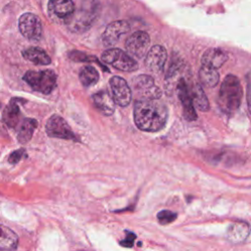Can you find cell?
<instances>
[{"label": "cell", "mask_w": 251, "mask_h": 251, "mask_svg": "<svg viewBox=\"0 0 251 251\" xmlns=\"http://www.w3.org/2000/svg\"><path fill=\"white\" fill-rule=\"evenodd\" d=\"M250 229V226L246 222H234L226 229V238L232 243H241L249 235Z\"/></svg>", "instance_id": "cell-16"}, {"label": "cell", "mask_w": 251, "mask_h": 251, "mask_svg": "<svg viewBox=\"0 0 251 251\" xmlns=\"http://www.w3.org/2000/svg\"><path fill=\"white\" fill-rule=\"evenodd\" d=\"M24 79L35 91L43 94H49L56 87L57 75L51 70L27 71Z\"/></svg>", "instance_id": "cell-4"}, {"label": "cell", "mask_w": 251, "mask_h": 251, "mask_svg": "<svg viewBox=\"0 0 251 251\" xmlns=\"http://www.w3.org/2000/svg\"><path fill=\"white\" fill-rule=\"evenodd\" d=\"M23 57L35 64L40 66H47L51 63V59L48 54L39 47H29L23 51Z\"/></svg>", "instance_id": "cell-20"}, {"label": "cell", "mask_w": 251, "mask_h": 251, "mask_svg": "<svg viewBox=\"0 0 251 251\" xmlns=\"http://www.w3.org/2000/svg\"><path fill=\"white\" fill-rule=\"evenodd\" d=\"M242 98V87L237 76L227 75L222 82L219 92L220 108L227 114L235 112L240 104Z\"/></svg>", "instance_id": "cell-3"}, {"label": "cell", "mask_w": 251, "mask_h": 251, "mask_svg": "<svg viewBox=\"0 0 251 251\" xmlns=\"http://www.w3.org/2000/svg\"><path fill=\"white\" fill-rule=\"evenodd\" d=\"M130 29V24L127 21H116L107 25L103 34L102 41L105 46L115 45L121 36Z\"/></svg>", "instance_id": "cell-12"}, {"label": "cell", "mask_w": 251, "mask_h": 251, "mask_svg": "<svg viewBox=\"0 0 251 251\" xmlns=\"http://www.w3.org/2000/svg\"><path fill=\"white\" fill-rule=\"evenodd\" d=\"M101 59L106 64L123 72H133L138 68V65L133 58L119 48H111L104 51Z\"/></svg>", "instance_id": "cell-5"}, {"label": "cell", "mask_w": 251, "mask_h": 251, "mask_svg": "<svg viewBox=\"0 0 251 251\" xmlns=\"http://www.w3.org/2000/svg\"><path fill=\"white\" fill-rule=\"evenodd\" d=\"M133 118L139 129L155 132L165 126L168 110L158 99H139L134 104Z\"/></svg>", "instance_id": "cell-1"}, {"label": "cell", "mask_w": 251, "mask_h": 251, "mask_svg": "<svg viewBox=\"0 0 251 251\" xmlns=\"http://www.w3.org/2000/svg\"><path fill=\"white\" fill-rule=\"evenodd\" d=\"M110 87L114 102L119 106L126 107L131 101V90L126 81L121 76H112L110 78Z\"/></svg>", "instance_id": "cell-9"}, {"label": "cell", "mask_w": 251, "mask_h": 251, "mask_svg": "<svg viewBox=\"0 0 251 251\" xmlns=\"http://www.w3.org/2000/svg\"><path fill=\"white\" fill-rule=\"evenodd\" d=\"M46 133L50 137L62 139H75V135L72 131L68 123L59 115H52L45 126Z\"/></svg>", "instance_id": "cell-8"}, {"label": "cell", "mask_w": 251, "mask_h": 251, "mask_svg": "<svg viewBox=\"0 0 251 251\" xmlns=\"http://www.w3.org/2000/svg\"><path fill=\"white\" fill-rule=\"evenodd\" d=\"M92 101L98 111L105 116H111L115 111L114 99L106 90H101L93 94Z\"/></svg>", "instance_id": "cell-17"}, {"label": "cell", "mask_w": 251, "mask_h": 251, "mask_svg": "<svg viewBox=\"0 0 251 251\" xmlns=\"http://www.w3.org/2000/svg\"><path fill=\"white\" fill-rule=\"evenodd\" d=\"M19 243L18 234L0 221V250L14 251Z\"/></svg>", "instance_id": "cell-18"}, {"label": "cell", "mask_w": 251, "mask_h": 251, "mask_svg": "<svg viewBox=\"0 0 251 251\" xmlns=\"http://www.w3.org/2000/svg\"><path fill=\"white\" fill-rule=\"evenodd\" d=\"M48 10L56 18L66 21L75 10L73 0H49Z\"/></svg>", "instance_id": "cell-15"}, {"label": "cell", "mask_w": 251, "mask_h": 251, "mask_svg": "<svg viewBox=\"0 0 251 251\" xmlns=\"http://www.w3.org/2000/svg\"><path fill=\"white\" fill-rule=\"evenodd\" d=\"M134 239H135V234L132 233V232H126V235L125 237V239H123L120 243L122 246L124 247H132L133 245V242H134Z\"/></svg>", "instance_id": "cell-27"}, {"label": "cell", "mask_w": 251, "mask_h": 251, "mask_svg": "<svg viewBox=\"0 0 251 251\" xmlns=\"http://www.w3.org/2000/svg\"><path fill=\"white\" fill-rule=\"evenodd\" d=\"M176 92L177 96L180 100L183 109V117L187 121H194L197 119V115L195 112V108L192 104L190 94H189V87L188 82L186 79H180L176 84Z\"/></svg>", "instance_id": "cell-13"}, {"label": "cell", "mask_w": 251, "mask_h": 251, "mask_svg": "<svg viewBox=\"0 0 251 251\" xmlns=\"http://www.w3.org/2000/svg\"><path fill=\"white\" fill-rule=\"evenodd\" d=\"M177 215L170 210H162L157 214V219L161 225H168L176 219Z\"/></svg>", "instance_id": "cell-25"}, {"label": "cell", "mask_w": 251, "mask_h": 251, "mask_svg": "<svg viewBox=\"0 0 251 251\" xmlns=\"http://www.w3.org/2000/svg\"><path fill=\"white\" fill-rule=\"evenodd\" d=\"M188 87L190 98L194 108L202 112H207L210 109V104L202 87L199 84H193L191 86L188 85Z\"/></svg>", "instance_id": "cell-19"}, {"label": "cell", "mask_w": 251, "mask_h": 251, "mask_svg": "<svg viewBox=\"0 0 251 251\" xmlns=\"http://www.w3.org/2000/svg\"><path fill=\"white\" fill-rule=\"evenodd\" d=\"M100 13V3L98 0H83L80 7L65 21L68 28L75 33L88 30L96 21Z\"/></svg>", "instance_id": "cell-2"}, {"label": "cell", "mask_w": 251, "mask_h": 251, "mask_svg": "<svg viewBox=\"0 0 251 251\" xmlns=\"http://www.w3.org/2000/svg\"><path fill=\"white\" fill-rule=\"evenodd\" d=\"M37 127V122L34 119H25L22 122V125L20 126V129L18 131V140L20 143H26L28 142L31 137L32 134L35 130V128Z\"/></svg>", "instance_id": "cell-22"}, {"label": "cell", "mask_w": 251, "mask_h": 251, "mask_svg": "<svg viewBox=\"0 0 251 251\" xmlns=\"http://www.w3.org/2000/svg\"><path fill=\"white\" fill-rule=\"evenodd\" d=\"M150 44V37L147 32L138 30L133 32L126 41V49L130 57L141 59L145 56Z\"/></svg>", "instance_id": "cell-7"}, {"label": "cell", "mask_w": 251, "mask_h": 251, "mask_svg": "<svg viewBox=\"0 0 251 251\" xmlns=\"http://www.w3.org/2000/svg\"><path fill=\"white\" fill-rule=\"evenodd\" d=\"M25 154V149H19V150H16L14 152H12L8 158V162L10 164H17L21 161V159L23 158Z\"/></svg>", "instance_id": "cell-26"}, {"label": "cell", "mask_w": 251, "mask_h": 251, "mask_svg": "<svg viewBox=\"0 0 251 251\" xmlns=\"http://www.w3.org/2000/svg\"><path fill=\"white\" fill-rule=\"evenodd\" d=\"M20 32L28 40H39L42 35V25L40 19L31 13H25L19 19Z\"/></svg>", "instance_id": "cell-6"}, {"label": "cell", "mask_w": 251, "mask_h": 251, "mask_svg": "<svg viewBox=\"0 0 251 251\" xmlns=\"http://www.w3.org/2000/svg\"><path fill=\"white\" fill-rule=\"evenodd\" d=\"M246 79H247V105H248V110L251 113V74H248Z\"/></svg>", "instance_id": "cell-28"}, {"label": "cell", "mask_w": 251, "mask_h": 251, "mask_svg": "<svg viewBox=\"0 0 251 251\" xmlns=\"http://www.w3.org/2000/svg\"><path fill=\"white\" fill-rule=\"evenodd\" d=\"M199 78L203 85L207 87H214L218 84L220 80V75L218 70L201 66L199 70Z\"/></svg>", "instance_id": "cell-23"}, {"label": "cell", "mask_w": 251, "mask_h": 251, "mask_svg": "<svg viewBox=\"0 0 251 251\" xmlns=\"http://www.w3.org/2000/svg\"><path fill=\"white\" fill-rule=\"evenodd\" d=\"M167 61V51L161 45H154L146 54L145 67L153 74H160Z\"/></svg>", "instance_id": "cell-11"}, {"label": "cell", "mask_w": 251, "mask_h": 251, "mask_svg": "<svg viewBox=\"0 0 251 251\" xmlns=\"http://www.w3.org/2000/svg\"><path fill=\"white\" fill-rule=\"evenodd\" d=\"M132 84L136 92H138L142 99H159L161 96L160 88L155 84L152 76L147 75H139L134 77Z\"/></svg>", "instance_id": "cell-10"}, {"label": "cell", "mask_w": 251, "mask_h": 251, "mask_svg": "<svg viewBox=\"0 0 251 251\" xmlns=\"http://www.w3.org/2000/svg\"><path fill=\"white\" fill-rule=\"evenodd\" d=\"M99 79V74L94 67L86 66L79 73V80L84 86H91Z\"/></svg>", "instance_id": "cell-24"}, {"label": "cell", "mask_w": 251, "mask_h": 251, "mask_svg": "<svg viewBox=\"0 0 251 251\" xmlns=\"http://www.w3.org/2000/svg\"><path fill=\"white\" fill-rule=\"evenodd\" d=\"M2 118L6 126L9 127L15 128L18 126L21 119V111L18 104L14 100H12L10 104L6 106L3 111Z\"/></svg>", "instance_id": "cell-21"}, {"label": "cell", "mask_w": 251, "mask_h": 251, "mask_svg": "<svg viewBox=\"0 0 251 251\" xmlns=\"http://www.w3.org/2000/svg\"><path fill=\"white\" fill-rule=\"evenodd\" d=\"M228 55L226 51L221 48H209L207 49L201 58V66L218 70L227 60Z\"/></svg>", "instance_id": "cell-14"}]
</instances>
